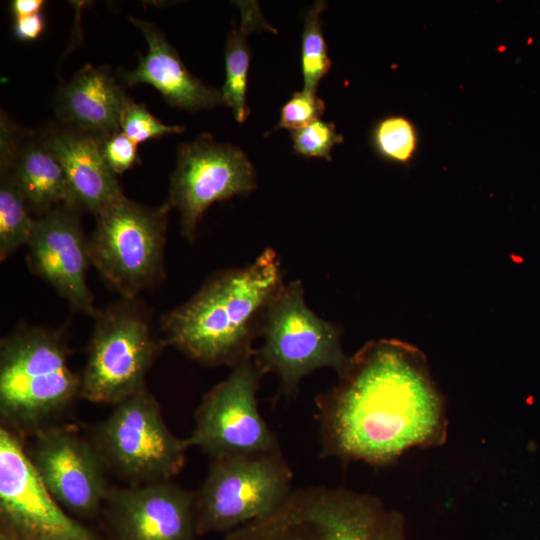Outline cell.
<instances>
[{
	"label": "cell",
	"instance_id": "6da1fadb",
	"mask_svg": "<svg viewBox=\"0 0 540 540\" xmlns=\"http://www.w3.org/2000/svg\"><path fill=\"white\" fill-rule=\"evenodd\" d=\"M338 375L316 398L323 457L383 466L412 448L445 443V399L416 347L370 341Z\"/></svg>",
	"mask_w": 540,
	"mask_h": 540
},
{
	"label": "cell",
	"instance_id": "7a4b0ae2",
	"mask_svg": "<svg viewBox=\"0 0 540 540\" xmlns=\"http://www.w3.org/2000/svg\"><path fill=\"white\" fill-rule=\"evenodd\" d=\"M284 285L277 254L267 248L246 267L217 272L167 312L162 342L202 364L232 368L253 356L252 342Z\"/></svg>",
	"mask_w": 540,
	"mask_h": 540
},
{
	"label": "cell",
	"instance_id": "3957f363",
	"mask_svg": "<svg viewBox=\"0 0 540 540\" xmlns=\"http://www.w3.org/2000/svg\"><path fill=\"white\" fill-rule=\"evenodd\" d=\"M80 389L59 333L25 325L1 341V426L21 439L60 424Z\"/></svg>",
	"mask_w": 540,
	"mask_h": 540
},
{
	"label": "cell",
	"instance_id": "277c9868",
	"mask_svg": "<svg viewBox=\"0 0 540 540\" xmlns=\"http://www.w3.org/2000/svg\"><path fill=\"white\" fill-rule=\"evenodd\" d=\"M224 540H405L404 520L373 495L345 488L293 490L269 514Z\"/></svg>",
	"mask_w": 540,
	"mask_h": 540
},
{
	"label": "cell",
	"instance_id": "5b68a950",
	"mask_svg": "<svg viewBox=\"0 0 540 540\" xmlns=\"http://www.w3.org/2000/svg\"><path fill=\"white\" fill-rule=\"evenodd\" d=\"M167 203L150 208L124 195L95 215L89 257L103 279L133 300L164 275Z\"/></svg>",
	"mask_w": 540,
	"mask_h": 540
},
{
	"label": "cell",
	"instance_id": "8992f818",
	"mask_svg": "<svg viewBox=\"0 0 540 540\" xmlns=\"http://www.w3.org/2000/svg\"><path fill=\"white\" fill-rule=\"evenodd\" d=\"M260 335L263 343L254 349L253 361L263 375L278 376L285 395L296 393L316 369L330 367L339 374L350 358L342 350L340 328L307 307L298 280L284 285L270 303Z\"/></svg>",
	"mask_w": 540,
	"mask_h": 540
},
{
	"label": "cell",
	"instance_id": "52a82bcc",
	"mask_svg": "<svg viewBox=\"0 0 540 540\" xmlns=\"http://www.w3.org/2000/svg\"><path fill=\"white\" fill-rule=\"evenodd\" d=\"M89 440L106 468L131 485L170 480L182 470L190 447L168 429L147 387L113 405Z\"/></svg>",
	"mask_w": 540,
	"mask_h": 540
},
{
	"label": "cell",
	"instance_id": "ba28073f",
	"mask_svg": "<svg viewBox=\"0 0 540 540\" xmlns=\"http://www.w3.org/2000/svg\"><path fill=\"white\" fill-rule=\"evenodd\" d=\"M281 452L212 459L194 493L197 535L228 533L281 505L293 491Z\"/></svg>",
	"mask_w": 540,
	"mask_h": 540
},
{
	"label": "cell",
	"instance_id": "9c48e42d",
	"mask_svg": "<svg viewBox=\"0 0 540 540\" xmlns=\"http://www.w3.org/2000/svg\"><path fill=\"white\" fill-rule=\"evenodd\" d=\"M132 301L124 299L93 316L80 398L113 406L146 387L145 377L164 344Z\"/></svg>",
	"mask_w": 540,
	"mask_h": 540
},
{
	"label": "cell",
	"instance_id": "30bf717a",
	"mask_svg": "<svg viewBox=\"0 0 540 540\" xmlns=\"http://www.w3.org/2000/svg\"><path fill=\"white\" fill-rule=\"evenodd\" d=\"M252 357L232 367L196 409L195 425L186 439L212 459L281 452L258 410L256 393L263 374Z\"/></svg>",
	"mask_w": 540,
	"mask_h": 540
},
{
	"label": "cell",
	"instance_id": "8fae6325",
	"mask_svg": "<svg viewBox=\"0 0 540 540\" xmlns=\"http://www.w3.org/2000/svg\"><path fill=\"white\" fill-rule=\"evenodd\" d=\"M255 188V171L245 153L205 133L179 146L166 203L178 210L181 235L192 243L209 206Z\"/></svg>",
	"mask_w": 540,
	"mask_h": 540
},
{
	"label": "cell",
	"instance_id": "7c38bea8",
	"mask_svg": "<svg viewBox=\"0 0 540 540\" xmlns=\"http://www.w3.org/2000/svg\"><path fill=\"white\" fill-rule=\"evenodd\" d=\"M0 528L17 540H104L47 491L22 439L0 427Z\"/></svg>",
	"mask_w": 540,
	"mask_h": 540
},
{
	"label": "cell",
	"instance_id": "4fadbf2b",
	"mask_svg": "<svg viewBox=\"0 0 540 540\" xmlns=\"http://www.w3.org/2000/svg\"><path fill=\"white\" fill-rule=\"evenodd\" d=\"M31 438L25 449L50 495L79 517L96 516L111 487L105 476L107 468L91 441L61 424L44 428Z\"/></svg>",
	"mask_w": 540,
	"mask_h": 540
},
{
	"label": "cell",
	"instance_id": "5bb4252c",
	"mask_svg": "<svg viewBox=\"0 0 540 540\" xmlns=\"http://www.w3.org/2000/svg\"><path fill=\"white\" fill-rule=\"evenodd\" d=\"M79 211L61 204L36 218L27 262L74 310L93 317L97 310L86 280L91 261Z\"/></svg>",
	"mask_w": 540,
	"mask_h": 540
},
{
	"label": "cell",
	"instance_id": "9a60e30c",
	"mask_svg": "<svg viewBox=\"0 0 540 540\" xmlns=\"http://www.w3.org/2000/svg\"><path fill=\"white\" fill-rule=\"evenodd\" d=\"M112 540H195L194 493L171 480L111 487L103 505Z\"/></svg>",
	"mask_w": 540,
	"mask_h": 540
},
{
	"label": "cell",
	"instance_id": "2e32d148",
	"mask_svg": "<svg viewBox=\"0 0 540 540\" xmlns=\"http://www.w3.org/2000/svg\"><path fill=\"white\" fill-rule=\"evenodd\" d=\"M43 137L62 166L71 206L96 215L124 195L104 159L101 137L74 129L52 130Z\"/></svg>",
	"mask_w": 540,
	"mask_h": 540
},
{
	"label": "cell",
	"instance_id": "e0dca14e",
	"mask_svg": "<svg viewBox=\"0 0 540 540\" xmlns=\"http://www.w3.org/2000/svg\"><path fill=\"white\" fill-rule=\"evenodd\" d=\"M129 19L142 32L148 51L139 58L134 70L123 74L128 85L149 84L170 105L190 111L224 105L221 92L205 85L187 70L176 50L153 23L135 17Z\"/></svg>",
	"mask_w": 540,
	"mask_h": 540
},
{
	"label": "cell",
	"instance_id": "ac0fdd59",
	"mask_svg": "<svg viewBox=\"0 0 540 540\" xmlns=\"http://www.w3.org/2000/svg\"><path fill=\"white\" fill-rule=\"evenodd\" d=\"M128 100L107 68L86 65L60 89L56 108L70 129L105 138L121 131Z\"/></svg>",
	"mask_w": 540,
	"mask_h": 540
},
{
	"label": "cell",
	"instance_id": "d6986e66",
	"mask_svg": "<svg viewBox=\"0 0 540 540\" xmlns=\"http://www.w3.org/2000/svg\"><path fill=\"white\" fill-rule=\"evenodd\" d=\"M13 172L30 211L38 217L58 205H70L64 171L44 137L19 139Z\"/></svg>",
	"mask_w": 540,
	"mask_h": 540
},
{
	"label": "cell",
	"instance_id": "ffe728a7",
	"mask_svg": "<svg viewBox=\"0 0 540 540\" xmlns=\"http://www.w3.org/2000/svg\"><path fill=\"white\" fill-rule=\"evenodd\" d=\"M16 140L10 135L0 137V260L4 261L23 245H27L35 219L19 189L13 161Z\"/></svg>",
	"mask_w": 540,
	"mask_h": 540
},
{
	"label": "cell",
	"instance_id": "44dd1931",
	"mask_svg": "<svg viewBox=\"0 0 540 540\" xmlns=\"http://www.w3.org/2000/svg\"><path fill=\"white\" fill-rule=\"evenodd\" d=\"M254 7L252 5L250 10L242 12L241 26L231 30L225 46L226 77L221 94L224 105L232 109L239 123H243L249 115L246 93L251 52L246 35L264 22Z\"/></svg>",
	"mask_w": 540,
	"mask_h": 540
},
{
	"label": "cell",
	"instance_id": "7402d4cb",
	"mask_svg": "<svg viewBox=\"0 0 540 540\" xmlns=\"http://www.w3.org/2000/svg\"><path fill=\"white\" fill-rule=\"evenodd\" d=\"M326 8L325 1H317L305 16L302 33L301 67L304 89L316 93L319 82L328 73L331 61L322 32L321 13Z\"/></svg>",
	"mask_w": 540,
	"mask_h": 540
},
{
	"label": "cell",
	"instance_id": "603a6c76",
	"mask_svg": "<svg viewBox=\"0 0 540 540\" xmlns=\"http://www.w3.org/2000/svg\"><path fill=\"white\" fill-rule=\"evenodd\" d=\"M416 133L409 120L391 116L381 120L375 127L373 142L377 151L395 162H407L416 149Z\"/></svg>",
	"mask_w": 540,
	"mask_h": 540
},
{
	"label": "cell",
	"instance_id": "cb8c5ba5",
	"mask_svg": "<svg viewBox=\"0 0 540 540\" xmlns=\"http://www.w3.org/2000/svg\"><path fill=\"white\" fill-rule=\"evenodd\" d=\"M343 141L332 122L317 120L292 131L294 151L306 158H324L331 161V150Z\"/></svg>",
	"mask_w": 540,
	"mask_h": 540
},
{
	"label": "cell",
	"instance_id": "d4e9b609",
	"mask_svg": "<svg viewBox=\"0 0 540 540\" xmlns=\"http://www.w3.org/2000/svg\"><path fill=\"white\" fill-rule=\"evenodd\" d=\"M120 130L139 144L164 135L181 133L184 127L164 124L144 105L129 99L122 114Z\"/></svg>",
	"mask_w": 540,
	"mask_h": 540
},
{
	"label": "cell",
	"instance_id": "484cf974",
	"mask_svg": "<svg viewBox=\"0 0 540 540\" xmlns=\"http://www.w3.org/2000/svg\"><path fill=\"white\" fill-rule=\"evenodd\" d=\"M325 112V103L316 93L306 90L295 92L281 109L280 121L274 128L297 130L317 120Z\"/></svg>",
	"mask_w": 540,
	"mask_h": 540
},
{
	"label": "cell",
	"instance_id": "4316f807",
	"mask_svg": "<svg viewBox=\"0 0 540 540\" xmlns=\"http://www.w3.org/2000/svg\"><path fill=\"white\" fill-rule=\"evenodd\" d=\"M102 153L116 176L123 174L139 161L137 144L121 131L102 138Z\"/></svg>",
	"mask_w": 540,
	"mask_h": 540
},
{
	"label": "cell",
	"instance_id": "83f0119b",
	"mask_svg": "<svg viewBox=\"0 0 540 540\" xmlns=\"http://www.w3.org/2000/svg\"><path fill=\"white\" fill-rule=\"evenodd\" d=\"M45 22L41 14L16 18L14 34L21 40H34L43 32Z\"/></svg>",
	"mask_w": 540,
	"mask_h": 540
},
{
	"label": "cell",
	"instance_id": "f1b7e54d",
	"mask_svg": "<svg viewBox=\"0 0 540 540\" xmlns=\"http://www.w3.org/2000/svg\"><path fill=\"white\" fill-rule=\"evenodd\" d=\"M45 2L43 0H13L10 4L15 18L39 14Z\"/></svg>",
	"mask_w": 540,
	"mask_h": 540
},
{
	"label": "cell",
	"instance_id": "f546056e",
	"mask_svg": "<svg viewBox=\"0 0 540 540\" xmlns=\"http://www.w3.org/2000/svg\"><path fill=\"white\" fill-rule=\"evenodd\" d=\"M0 540H17L14 536L8 533L6 530L0 528Z\"/></svg>",
	"mask_w": 540,
	"mask_h": 540
}]
</instances>
